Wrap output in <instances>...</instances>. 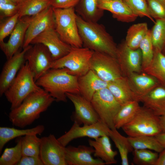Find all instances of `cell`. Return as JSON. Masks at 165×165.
I'll return each instance as SVG.
<instances>
[{
  "instance_id": "23",
  "label": "cell",
  "mask_w": 165,
  "mask_h": 165,
  "mask_svg": "<svg viewBox=\"0 0 165 165\" xmlns=\"http://www.w3.org/2000/svg\"><path fill=\"white\" fill-rule=\"evenodd\" d=\"M109 138L108 135H105L94 140L89 139L88 141L90 146L94 149V156L102 160L106 164L117 163L115 157L118 152L112 149Z\"/></svg>"
},
{
  "instance_id": "6",
  "label": "cell",
  "mask_w": 165,
  "mask_h": 165,
  "mask_svg": "<svg viewBox=\"0 0 165 165\" xmlns=\"http://www.w3.org/2000/svg\"><path fill=\"white\" fill-rule=\"evenodd\" d=\"M122 128L128 137L156 136L162 133L159 116L144 106L141 107L134 118Z\"/></svg>"
},
{
  "instance_id": "37",
  "label": "cell",
  "mask_w": 165,
  "mask_h": 165,
  "mask_svg": "<svg viewBox=\"0 0 165 165\" xmlns=\"http://www.w3.org/2000/svg\"><path fill=\"white\" fill-rule=\"evenodd\" d=\"M139 48L141 53L142 71L151 63L154 55V48L150 30H149L146 36L141 42Z\"/></svg>"
},
{
  "instance_id": "28",
  "label": "cell",
  "mask_w": 165,
  "mask_h": 165,
  "mask_svg": "<svg viewBox=\"0 0 165 165\" xmlns=\"http://www.w3.org/2000/svg\"><path fill=\"white\" fill-rule=\"evenodd\" d=\"M139 102L133 100L121 106L114 119L115 128H122L134 118L141 107Z\"/></svg>"
},
{
  "instance_id": "11",
  "label": "cell",
  "mask_w": 165,
  "mask_h": 165,
  "mask_svg": "<svg viewBox=\"0 0 165 165\" xmlns=\"http://www.w3.org/2000/svg\"><path fill=\"white\" fill-rule=\"evenodd\" d=\"M110 129L100 119L95 123L82 127L74 122L70 129L57 140L66 147L72 140L79 138L88 137L95 139L105 135L109 136Z\"/></svg>"
},
{
  "instance_id": "32",
  "label": "cell",
  "mask_w": 165,
  "mask_h": 165,
  "mask_svg": "<svg viewBox=\"0 0 165 165\" xmlns=\"http://www.w3.org/2000/svg\"><path fill=\"white\" fill-rule=\"evenodd\" d=\"M149 30L147 24L145 22L132 25L127 30L125 41L126 44L133 49L139 48L141 42Z\"/></svg>"
},
{
  "instance_id": "10",
  "label": "cell",
  "mask_w": 165,
  "mask_h": 165,
  "mask_svg": "<svg viewBox=\"0 0 165 165\" xmlns=\"http://www.w3.org/2000/svg\"><path fill=\"white\" fill-rule=\"evenodd\" d=\"M31 45L25 54V58L36 81L52 68L54 61L50 51L44 45Z\"/></svg>"
},
{
  "instance_id": "4",
  "label": "cell",
  "mask_w": 165,
  "mask_h": 165,
  "mask_svg": "<svg viewBox=\"0 0 165 165\" xmlns=\"http://www.w3.org/2000/svg\"><path fill=\"white\" fill-rule=\"evenodd\" d=\"M42 89L36 84L26 61L4 95L11 104V110L18 106L30 94Z\"/></svg>"
},
{
  "instance_id": "14",
  "label": "cell",
  "mask_w": 165,
  "mask_h": 165,
  "mask_svg": "<svg viewBox=\"0 0 165 165\" xmlns=\"http://www.w3.org/2000/svg\"><path fill=\"white\" fill-rule=\"evenodd\" d=\"M116 58L123 76L142 72V55L139 48L133 49L125 41L123 42L117 46Z\"/></svg>"
},
{
  "instance_id": "43",
  "label": "cell",
  "mask_w": 165,
  "mask_h": 165,
  "mask_svg": "<svg viewBox=\"0 0 165 165\" xmlns=\"http://www.w3.org/2000/svg\"><path fill=\"white\" fill-rule=\"evenodd\" d=\"M80 0H51V6L53 8L65 9L75 8Z\"/></svg>"
},
{
  "instance_id": "40",
  "label": "cell",
  "mask_w": 165,
  "mask_h": 165,
  "mask_svg": "<svg viewBox=\"0 0 165 165\" xmlns=\"http://www.w3.org/2000/svg\"><path fill=\"white\" fill-rule=\"evenodd\" d=\"M19 19V15L18 13L12 16L1 19L0 23V42H4V39L10 35Z\"/></svg>"
},
{
  "instance_id": "25",
  "label": "cell",
  "mask_w": 165,
  "mask_h": 165,
  "mask_svg": "<svg viewBox=\"0 0 165 165\" xmlns=\"http://www.w3.org/2000/svg\"><path fill=\"white\" fill-rule=\"evenodd\" d=\"M140 102L143 106L160 116L165 114V87L158 85L142 97Z\"/></svg>"
},
{
  "instance_id": "47",
  "label": "cell",
  "mask_w": 165,
  "mask_h": 165,
  "mask_svg": "<svg viewBox=\"0 0 165 165\" xmlns=\"http://www.w3.org/2000/svg\"><path fill=\"white\" fill-rule=\"evenodd\" d=\"M159 121L162 133H165V114L159 116Z\"/></svg>"
},
{
  "instance_id": "35",
  "label": "cell",
  "mask_w": 165,
  "mask_h": 165,
  "mask_svg": "<svg viewBox=\"0 0 165 165\" xmlns=\"http://www.w3.org/2000/svg\"><path fill=\"white\" fill-rule=\"evenodd\" d=\"M150 31L154 50L162 51L165 47V20H156Z\"/></svg>"
},
{
  "instance_id": "19",
  "label": "cell",
  "mask_w": 165,
  "mask_h": 165,
  "mask_svg": "<svg viewBox=\"0 0 165 165\" xmlns=\"http://www.w3.org/2000/svg\"><path fill=\"white\" fill-rule=\"evenodd\" d=\"M94 151L90 146L80 145L77 147H65V160L67 165H104L105 163L99 159L91 156Z\"/></svg>"
},
{
  "instance_id": "34",
  "label": "cell",
  "mask_w": 165,
  "mask_h": 165,
  "mask_svg": "<svg viewBox=\"0 0 165 165\" xmlns=\"http://www.w3.org/2000/svg\"><path fill=\"white\" fill-rule=\"evenodd\" d=\"M22 138L17 140L16 145L6 148L0 158V165H16L22 156Z\"/></svg>"
},
{
  "instance_id": "22",
  "label": "cell",
  "mask_w": 165,
  "mask_h": 165,
  "mask_svg": "<svg viewBox=\"0 0 165 165\" xmlns=\"http://www.w3.org/2000/svg\"><path fill=\"white\" fill-rule=\"evenodd\" d=\"M108 84L90 69L85 74L78 78L80 94L90 101L97 92L107 87Z\"/></svg>"
},
{
  "instance_id": "24",
  "label": "cell",
  "mask_w": 165,
  "mask_h": 165,
  "mask_svg": "<svg viewBox=\"0 0 165 165\" xmlns=\"http://www.w3.org/2000/svg\"><path fill=\"white\" fill-rule=\"evenodd\" d=\"M107 88L121 106L133 100L139 101L126 76L108 83Z\"/></svg>"
},
{
  "instance_id": "46",
  "label": "cell",
  "mask_w": 165,
  "mask_h": 165,
  "mask_svg": "<svg viewBox=\"0 0 165 165\" xmlns=\"http://www.w3.org/2000/svg\"><path fill=\"white\" fill-rule=\"evenodd\" d=\"M155 136L161 144L165 148V133H161Z\"/></svg>"
},
{
  "instance_id": "39",
  "label": "cell",
  "mask_w": 165,
  "mask_h": 165,
  "mask_svg": "<svg viewBox=\"0 0 165 165\" xmlns=\"http://www.w3.org/2000/svg\"><path fill=\"white\" fill-rule=\"evenodd\" d=\"M123 0L138 17H146L155 22L150 14L147 0Z\"/></svg>"
},
{
  "instance_id": "9",
  "label": "cell",
  "mask_w": 165,
  "mask_h": 165,
  "mask_svg": "<svg viewBox=\"0 0 165 165\" xmlns=\"http://www.w3.org/2000/svg\"><path fill=\"white\" fill-rule=\"evenodd\" d=\"M90 69L107 83L123 76L117 59L102 53L94 51L90 61Z\"/></svg>"
},
{
  "instance_id": "7",
  "label": "cell",
  "mask_w": 165,
  "mask_h": 165,
  "mask_svg": "<svg viewBox=\"0 0 165 165\" xmlns=\"http://www.w3.org/2000/svg\"><path fill=\"white\" fill-rule=\"evenodd\" d=\"M94 52L86 47L72 46L67 54L54 61L52 68H66L69 73L78 77L81 76L90 70V61Z\"/></svg>"
},
{
  "instance_id": "18",
  "label": "cell",
  "mask_w": 165,
  "mask_h": 165,
  "mask_svg": "<svg viewBox=\"0 0 165 165\" xmlns=\"http://www.w3.org/2000/svg\"><path fill=\"white\" fill-rule=\"evenodd\" d=\"M31 45L19 51L7 59L0 75V96H2L11 84L19 71L25 63V54Z\"/></svg>"
},
{
  "instance_id": "38",
  "label": "cell",
  "mask_w": 165,
  "mask_h": 165,
  "mask_svg": "<svg viewBox=\"0 0 165 165\" xmlns=\"http://www.w3.org/2000/svg\"><path fill=\"white\" fill-rule=\"evenodd\" d=\"M133 152V163L138 165H155L159 156L149 149H134Z\"/></svg>"
},
{
  "instance_id": "26",
  "label": "cell",
  "mask_w": 165,
  "mask_h": 165,
  "mask_svg": "<svg viewBox=\"0 0 165 165\" xmlns=\"http://www.w3.org/2000/svg\"><path fill=\"white\" fill-rule=\"evenodd\" d=\"M99 0H80L75 8L77 15L86 21L97 22L104 10L98 7Z\"/></svg>"
},
{
  "instance_id": "33",
  "label": "cell",
  "mask_w": 165,
  "mask_h": 165,
  "mask_svg": "<svg viewBox=\"0 0 165 165\" xmlns=\"http://www.w3.org/2000/svg\"><path fill=\"white\" fill-rule=\"evenodd\" d=\"M128 138L134 149H147L160 153L164 148L155 136L141 135Z\"/></svg>"
},
{
  "instance_id": "21",
  "label": "cell",
  "mask_w": 165,
  "mask_h": 165,
  "mask_svg": "<svg viewBox=\"0 0 165 165\" xmlns=\"http://www.w3.org/2000/svg\"><path fill=\"white\" fill-rule=\"evenodd\" d=\"M98 7L110 12L113 17L119 21L133 22L138 17L123 0H99Z\"/></svg>"
},
{
  "instance_id": "36",
  "label": "cell",
  "mask_w": 165,
  "mask_h": 165,
  "mask_svg": "<svg viewBox=\"0 0 165 165\" xmlns=\"http://www.w3.org/2000/svg\"><path fill=\"white\" fill-rule=\"evenodd\" d=\"M37 135H27L22 137V156H39L41 139Z\"/></svg>"
},
{
  "instance_id": "13",
  "label": "cell",
  "mask_w": 165,
  "mask_h": 165,
  "mask_svg": "<svg viewBox=\"0 0 165 165\" xmlns=\"http://www.w3.org/2000/svg\"><path fill=\"white\" fill-rule=\"evenodd\" d=\"M66 94L74 106L75 111L71 116L74 123L80 125H90L100 120L90 101L80 94L66 93Z\"/></svg>"
},
{
  "instance_id": "1",
  "label": "cell",
  "mask_w": 165,
  "mask_h": 165,
  "mask_svg": "<svg viewBox=\"0 0 165 165\" xmlns=\"http://www.w3.org/2000/svg\"><path fill=\"white\" fill-rule=\"evenodd\" d=\"M55 99L43 89L27 97L16 108L11 110L8 117L12 124L21 128L30 125L46 111Z\"/></svg>"
},
{
  "instance_id": "44",
  "label": "cell",
  "mask_w": 165,
  "mask_h": 165,
  "mask_svg": "<svg viewBox=\"0 0 165 165\" xmlns=\"http://www.w3.org/2000/svg\"><path fill=\"white\" fill-rule=\"evenodd\" d=\"M16 165H44V164L40 156H22Z\"/></svg>"
},
{
  "instance_id": "3",
  "label": "cell",
  "mask_w": 165,
  "mask_h": 165,
  "mask_svg": "<svg viewBox=\"0 0 165 165\" xmlns=\"http://www.w3.org/2000/svg\"><path fill=\"white\" fill-rule=\"evenodd\" d=\"M66 68H51L35 82L57 102L67 101L66 93L80 94L78 77L68 73Z\"/></svg>"
},
{
  "instance_id": "41",
  "label": "cell",
  "mask_w": 165,
  "mask_h": 165,
  "mask_svg": "<svg viewBox=\"0 0 165 165\" xmlns=\"http://www.w3.org/2000/svg\"><path fill=\"white\" fill-rule=\"evenodd\" d=\"M150 14L156 20H165V0H147Z\"/></svg>"
},
{
  "instance_id": "12",
  "label": "cell",
  "mask_w": 165,
  "mask_h": 165,
  "mask_svg": "<svg viewBox=\"0 0 165 165\" xmlns=\"http://www.w3.org/2000/svg\"><path fill=\"white\" fill-rule=\"evenodd\" d=\"M39 156L44 165H67L65 148L55 136L41 138Z\"/></svg>"
},
{
  "instance_id": "48",
  "label": "cell",
  "mask_w": 165,
  "mask_h": 165,
  "mask_svg": "<svg viewBox=\"0 0 165 165\" xmlns=\"http://www.w3.org/2000/svg\"><path fill=\"white\" fill-rule=\"evenodd\" d=\"M21 0H12L14 3L18 4Z\"/></svg>"
},
{
  "instance_id": "42",
  "label": "cell",
  "mask_w": 165,
  "mask_h": 165,
  "mask_svg": "<svg viewBox=\"0 0 165 165\" xmlns=\"http://www.w3.org/2000/svg\"><path fill=\"white\" fill-rule=\"evenodd\" d=\"M17 4L13 2L0 4V19L12 16L18 13Z\"/></svg>"
},
{
  "instance_id": "29",
  "label": "cell",
  "mask_w": 165,
  "mask_h": 165,
  "mask_svg": "<svg viewBox=\"0 0 165 165\" xmlns=\"http://www.w3.org/2000/svg\"><path fill=\"white\" fill-rule=\"evenodd\" d=\"M154 51L152 62L142 72L153 77L165 87V55L161 51Z\"/></svg>"
},
{
  "instance_id": "30",
  "label": "cell",
  "mask_w": 165,
  "mask_h": 165,
  "mask_svg": "<svg viewBox=\"0 0 165 165\" xmlns=\"http://www.w3.org/2000/svg\"><path fill=\"white\" fill-rule=\"evenodd\" d=\"M51 0H21L17 4L19 18L36 15L51 6Z\"/></svg>"
},
{
  "instance_id": "20",
  "label": "cell",
  "mask_w": 165,
  "mask_h": 165,
  "mask_svg": "<svg viewBox=\"0 0 165 165\" xmlns=\"http://www.w3.org/2000/svg\"><path fill=\"white\" fill-rule=\"evenodd\" d=\"M127 77L139 102L142 97L159 85V82L156 78L144 72L133 73Z\"/></svg>"
},
{
  "instance_id": "49",
  "label": "cell",
  "mask_w": 165,
  "mask_h": 165,
  "mask_svg": "<svg viewBox=\"0 0 165 165\" xmlns=\"http://www.w3.org/2000/svg\"><path fill=\"white\" fill-rule=\"evenodd\" d=\"M162 52L163 53V54L165 55V47L163 49Z\"/></svg>"
},
{
  "instance_id": "17",
  "label": "cell",
  "mask_w": 165,
  "mask_h": 165,
  "mask_svg": "<svg viewBox=\"0 0 165 165\" xmlns=\"http://www.w3.org/2000/svg\"><path fill=\"white\" fill-rule=\"evenodd\" d=\"M55 27V16L51 6L35 16L26 31L22 48L28 46L34 38L47 29Z\"/></svg>"
},
{
  "instance_id": "5",
  "label": "cell",
  "mask_w": 165,
  "mask_h": 165,
  "mask_svg": "<svg viewBox=\"0 0 165 165\" xmlns=\"http://www.w3.org/2000/svg\"><path fill=\"white\" fill-rule=\"evenodd\" d=\"M55 29L61 39L72 46L82 47L83 45L77 26L75 8H53Z\"/></svg>"
},
{
  "instance_id": "8",
  "label": "cell",
  "mask_w": 165,
  "mask_h": 165,
  "mask_svg": "<svg viewBox=\"0 0 165 165\" xmlns=\"http://www.w3.org/2000/svg\"><path fill=\"white\" fill-rule=\"evenodd\" d=\"M90 102L100 119L110 129L115 128L114 119L121 105L108 88L97 92Z\"/></svg>"
},
{
  "instance_id": "31",
  "label": "cell",
  "mask_w": 165,
  "mask_h": 165,
  "mask_svg": "<svg viewBox=\"0 0 165 165\" xmlns=\"http://www.w3.org/2000/svg\"><path fill=\"white\" fill-rule=\"evenodd\" d=\"M109 136L118 150L121 159V164L129 165L128 154L129 153L133 152L134 149L128 137L122 135L116 128L110 129Z\"/></svg>"
},
{
  "instance_id": "27",
  "label": "cell",
  "mask_w": 165,
  "mask_h": 165,
  "mask_svg": "<svg viewBox=\"0 0 165 165\" xmlns=\"http://www.w3.org/2000/svg\"><path fill=\"white\" fill-rule=\"evenodd\" d=\"M45 127L39 125L30 129H18L7 127H0V153L5 145L10 141L16 137L30 134L40 135L44 131Z\"/></svg>"
},
{
  "instance_id": "15",
  "label": "cell",
  "mask_w": 165,
  "mask_h": 165,
  "mask_svg": "<svg viewBox=\"0 0 165 165\" xmlns=\"http://www.w3.org/2000/svg\"><path fill=\"white\" fill-rule=\"evenodd\" d=\"M37 43H41L46 46L54 61L67 54L72 47L61 39L55 27L46 29L34 38L30 44Z\"/></svg>"
},
{
  "instance_id": "2",
  "label": "cell",
  "mask_w": 165,
  "mask_h": 165,
  "mask_svg": "<svg viewBox=\"0 0 165 165\" xmlns=\"http://www.w3.org/2000/svg\"><path fill=\"white\" fill-rule=\"evenodd\" d=\"M76 20L84 47L116 58L117 46L104 26L85 20L77 14Z\"/></svg>"
},
{
  "instance_id": "45",
  "label": "cell",
  "mask_w": 165,
  "mask_h": 165,
  "mask_svg": "<svg viewBox=\"0 0 165 165\" xmlns=\"http://www.w3.org/2000/svg\"><path fill=\"white\" fill-rule=\"evenodd\" d=\"M155 165H165V148L160 152Z\"/></svg>"
},
{
  "instance_id": "16",
  "label": "cell",
  "mask_w": 165,
  "mask_h": 165,
  "mask_svg": "<svg viewBox=\"0 0 165 165\" xmlns=\"http://www.w3.org/2000/svg\"><path fill=\"white\" fill-rule=\"evenodd\" d=\"M35 16H24L19 19L6 42H0V47L7 59L22 47L26 31Z\"/></svg>"
}]
</instances>
